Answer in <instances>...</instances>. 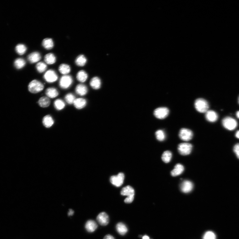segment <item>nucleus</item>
<instances>
[{
  "mask_svg": "<svg viewBox=\"0 0 239 239\" xmlns=\"http://www.w3.org/2000/svg\"><path fill=\"white\" fill-rule=\"evenodd\" d=\"M194 105L196 110L201 113H206L209 110V105L205 99L200 98L196 100Z\"/></svg>",
  "mask_w": 239,
  "mask_h": 239,
  "instance_id": "f03ea898",
  "label": "nucleus"
},
{
  "mask_svg": "<svg viewBox=\"0 0 239 239\" xmlns=\"http://www.w3.org/2000/svg\"><path fill=\"white\" fill-rule=\"evenodd\" d=\"M169 110L166 107H161L157 108L154 112V115L157 118L163 119L166 117L169 114Z\"/></svg>",
  "mask_w": 239,
  "mask_h": 239,
  "instance_id": "1a4fd4ad",
  "label": "nucleus"
},
{
  "mask_svg": "<svg viewBox=\"0 0 239 239\" xmlns=\"http://www.w3.org/2000/svg\"><path fill=\"white\" fill-rule=\"evenodd\" d=\"M44 88V85L36 79L30 82L28 86L29 91L33 94L37 93L42 91Z\"/></svg>",
  "mask_w": 239,
  "mask_h": 239,
  "instance_id": "f257e3e1",
  "label": "nucleus"
},
{
  "mask_svg": "<svg viewBox=\"0 0 239 239\" xmlns=\"http://www.w3.org/2000/svg\"><path fill=\"white\" fill-rule=\"evenodd\" d=\"M36 67L38 72L40 73H42L45 71L47 69V65L42 62L37 63Z\"/></svg>",
  "mask_w": 239,
  "mask_h": 239,
  "instance_id": "72a5a7b5",
  "label": "nucleus"
},
{
  "mask_svg": "<svg viewBox=\"0 0 239 239\" xmlns=\"http://www.w3.org/2000/svg\"><path fill=\"white\" fill-rule=\"evenodd\" d=\"M205 117L209 122H214L217 120L218 116L217 113L215 111L209 110L206 113Z\"/></svg>",
  "mask_w": 239,
  "mask_h": 239,
  "instance_id": "f8f14e48",
  "label": "nucleus"
},
{
  "mask_svg": "<svg viewBox=\"0 0 239 239\" xmlns=\"http://www.w3.org/2000/svg\"><path fill=\"white\" fill-rule=\"evenodd\" d=\"M124 176L123 173H120L117 175L112 176L110 178L111 183L117 187L121 186L123 184Z\"/></svg>",
  "mask_w": 239,
  "mask_h": 239,
  "instance_id": "6e6552de",
  "label": "nucleus"
},
{
  "mask_svg": "<svg viewBox=\"0 0 239 239\" xmlns=\"http://www.w3.org/2000/svg\"><path fill=\"white\" fill-rule=\"evenodd\" d=\"M54 123L52 117L49 115L45 116L42 120L43 125L45 127L48 128L52 127Z\"/></svg>",
  "mask_w": 239,
  "mask_h": 239,
  "instance_id": "2eb2a0df",
  "label": "nucleus"
},
{
  "mask_svg": "<svg viewBox=\"0 0 239 239\" xmlns=\"http://www.w3.org/2000/svg\"><path fill=\"white\" fill-rule=\"evenodd\" d=\"M179 137L182 140L188 141L191 140L193 137L192 132L188 129L182 128L179 133Z\"/></svg>",
  "mask_w": 239,
  "mask_h": 239,
  "instance_id": "0eeeda50",
  "label": "nucleus"
},
{
  "mask_svg": "<svg viewBox=\"0 0 239 239\" xmlns=\"http://www.w3.org/2000/svg\"><path fill=\"white\" fill-rule=\"evenodd\" d=\"M235 136L237 138L239 139V131H238L236 133Z\"/></svg>",
  "mask_w": 239,
  "mask_h": 239,
  "instance_id": "79ce46f5",
  "label": "nucleus"
},
{
  "mask_svg": "<svg viewBox=\"0 0 239 239\" xmlns=\"http://www.w3.org/2000/svg\"><path fill=\"white\" fill-rule=\"evenodd\" d=\"M45 94L49 98H54L58 96L59 92L56 88L49 87L46 89Z\"/></svg>",
  "mask_w": 239,
  "mask_h": 239,
  "instance_id": "aec40b11",
  "label": "nucleus"
},
{
  "mask_svg": "<svg viewBox=\"0 0 239 239\" xmlns=\"http://www.w3.org/2000/svg\"><path fill=\"white\" fill-rule=\"evenodd\" d=\"M236 116L237 118L239 119V111H237L236 113Z\"/></svg>",
  "mask_w": 239,
  "mask_h": 239,
  "instance_id": "37998d69",
  "label": "nucleus"
},
{
  "mask_svg": "<svg viewBox=\"0 0 239 239\" xmlns=\"http://www.w3.org/2000/svg\"><path fill=\"white\" fill-rule=\"evenodd\" d=\"M96 219L100 225L102 226L107 225L109 222V216L105 212H103L100 213L97 216Z\"/></svg>",
  "mask_w": 239,
  "mask_h": 239,
  "instance_id": "9b49d317",
  "label": "nucleus"
},
{
  "mask_svg": "<svg viewBox=\"0 0 239 239\" xmlns=\"http://www.w3.org/2000/svg\"><path fill=\"white\" fill-rule=\"evenodd\" d=\"M116 229L118 232L122 236L125 235L128 231L126 225L122 223H119L117 224Z\"/></svg>",
  "mask_w": 239,
  "mask_h": 239,
  "instance_id": "412c9836",
  "label": "nucleus"
},
{
  "mask_svg": "<svg viewBox=\"0 0 239 239\" xmlns=\"http://www.w3.org/2000/svg\"><path fill=\"white\" fill-rule=\"evenodd\" d=\"M74 213V211L72 209H70L69 212L68 213V215L69 216H72Z\"/></svg>",
  "mask_w": 239,
  "mask_h": 239,
  "instance_id": "ea45409f",
  "label": "nucleus"
},
{
  "mask_svg": "<svg viewBox=\"0 0 239 239\" xmlns=\"http://www.w3.org/2000/svg\"><path fill=\"white\" fill-rule=\"evenodd\" d=\"M59 71L61 74H63L64 75H66L70 72L71 69L68 64H62L59 66Z\"/></svg>",
  "mask_w": 239,
  "mask_h": 239,
  "instance_id": "a878e982",
  "label": "nucleus"
},
{
  "mask_svg": "<svg viewBox=\"0 0 239 239\" xmlns=\"http://www.w3.org/2000/svg\"><path fill=\"white\" fill-rule=\"evenodd\" d=\"M121 195L127 196V197L134 196V190L133 188L130 186L124 187L122 189Z\"/></svg>",
  "mask_w": 239,
  "mask_h": 239,
  "instance_id": "dca6fc26",
  "label": "nucleus"
},
{
  "mask_svg": "<svg viewBox=\"0 0 239 239\" xmlns=\"http://www.w3.org/2000/svg\"><path fill=\"white\" fill-rule=\"evenodd\" d=\"M43 47L47 49H51L54 46V42L52 39L46 38L43 40L42 43Z\"/></svg>",
  "mask_w": 239,
  "mask_h": 239,
  "instance_id": "bb28decb",
  "label": "nucleus"
},
{
  "mask_svg": "<svg viewBox=\"0 0 239 239\" xmlns=\"http://www.w3.org/2000/svg\"><path fill=\"white\" fill-rule=\"evenodd\" d=\"M54 107L58 111L62 110L66 106L65 103L61 99H57L54 102Z\"/></svg>",
  "mask_w": 239,
  "mask_h": 239,
  "instance_id": "393cba45",
  "label": "nucleus"
},
{
  "mask_svg": "<svg viewBox=\"0 0 239 239\" xmlns=\"http://www.w3.org/2000/svg\"><path fill=\"white\" fill-rule=\"evenodd\" d=\"M98 227V225L95 221L92 220L88 221L85 225L87 231L89 232H92L95 231Z\"/></svg>",
  "mask_w": 239,
  "mask_h": 239,
  "instance_id": "a211bd4d",
  "label": "nucleus"
},
{
  "mask_svg": "<svg viewBox=\"0 0 239 239\" xmlns=\"http://www.w3.org/2000/svg\"><path fill=\"white\" fill-rule=\"evenodd\" d=\"M44 78L47 82L52 83L57 81L58 76L56 73L53 70L50 69L45 73Z\"/></svg>",
  "mask_w": 239,
  "mask_h": 239,
  "instance_id": "423d86ee",
  "label": "nucleus"
},
{
  "mask_svg": "<svg viewBox=\"0 0 239 239\" xmlns=\"http://www.w3.org/2000/svg\"><path fill=\"white\" fill-rule=\"evenodd\" d=\"M73 82L72 77L68 75L63 76L59 81V86L61 88L66 89L70 87Z\"/></svg>",
  "mask_w": 239,
  "mask_h": 239,
  "instance_id": "20e7f679",
  "label": "nucleus"
},
{
  "mask_svg": "<svg viewBox=\"0 0 239 239\" xmlns=\"http://www.w3.org/2000/svg\"><path fill=\"white\" fill-rule=\"evenodd\" d=\"M184 167L182 164H176L174 169L171 171V175L173 177L180 175L184 171Z\"/></svg>",
  "mask_w": 239,
  "mask_h": 239,
  "instance_id": "6ab92c4d",
  "label": "nucleus"
},
{
  "mask_svg": "<svg viewBox=\"0 0 239 239\" xmlns=\"http://www.w3.org/2000/svg\"><path fill=\"white\" fill-rule=\"evenodd\" d=\"M203 239H216L215 233L212 231H208L204 234Z\"/></svg>",
  "mask_w": 239,
  "mask_h": 239,
  "instance_id": "c9c22d12",
  "label": "nucleus"
},
{
  "mask_svg": "<svg viewBox=\"0 0 239 239\" xmlns=\"http://www.w3.org/2000/svg\"><path fill=\"white\" fill-rule=\"evenodd\" d=\"M76 99L75 96L72 93L67 94L64 97L65 100L69 105L73 104Z\"/></svg>",
  "mask_w": 239,
  "mask_h": 239,
  "instance_id": "473e14b6",
  "label": "nucleus"
},
{
  "mask_svg": "<svg viewBox=\"0 0 239 239\" xmlns=\"http://www.w3.org/2000/svg\"><path fill=\"white\" fill-rule=\"evenodd\" d=\"M41 58V54L38 52H33L30 54L28 56V60L31 63L38 62Z\"/></svg>",
  "mask_w": 239,
  "mask_h": 239,
  "instance_id": "f3484780",
  "label": "nucleus"
},
{
  "mask_svg": "<svg viewBox=\"0 0 239 239\" xmlns=\"http://www.w3.org/2000/svg\"><path fill=\"white\" fill-rule=\"evenodd\" d=\"M193 184L190 181L185 180L181 184L180 188L182 192L187 193L191 192L193 188Z\"/></svg>",
  "mask_w": 239,
  "mask_h": 239,
  "instance_id": "9d476101",
  "label": "nucleus"
},
{
  "mask_svg": "<svg viewBox=\"0 0 239 239\" xmlns=\"http://www.w3.org/2000/svg\"><path fill=\"white\" fill-rule=\"evenodd\" d=\"M38 103L40 107L43 108H47L49 106L51 101L47 97L43 96L39 99Z\"/></svg>",
  "mask_w": 239,
  "mask_h": 239,
  "instance_id": "5701e85b",
  "label": "nucleus"
},
{
  "mask_svg": "<svg viewBox=\"0 0 239 239\" xmlns=\"http://www.w3.org/2000/svg\"><path fill=\"white\" fill-rule=\"evenodd\" d=\"M90 85L91 87L94 89H98L101 88V79L97 77H95L91 79Z\"/></svg>",
  "mask_w": 239,
  "mask_h": 239,
  "instance_id": "4be33fe9",
  "label": "nucleus"
},
{
  "mask_svg": "<svg viewBox=\"0 0 239 239\" xmlns=\"http://www.w3.org/2000/svg\"><path fill=\"white\" fill-rule=\"evenodd\" d=\"M76 93L79 96H85L88 92V89L87 87L82 84L77 85L75 88Z\"/></svg>",
  "mask_w": 239,
  "mask_h": 239,
  "instance_id": "ddd939ff",
  "label": "nucleus"
},
{
  "mask_svg": "<svg viewBox=\"0 0 239 239\" xmlns=\"http://www.w3.org/2000/svg\"><path fill=\"white\" fill-rule=\"evenodd\" d=\"M134 196L127 197L124 200V202L127 204L131 203L134 200Z\"/></svg>",
  "mask_w": 239,
  "mask_h": 239,
  "instance_id": "4c0bfd02",
  "label": "nucleus"
},
{
  "mask_svg": "<svg viewBox=\"0 0 239 239\" xmlns=\"http://www.w3.org/2000/svg\"><path fill=\"white\" fill-rule=\"evenodd\" d=\"M88 74L85 71H79L77 75V78L79 82L83 83L86 82L88 78Z\"/></svg>",
  "mask_w": 239,
  "mask_h": 239,
  "instance_id": "b1692460",
  "label": "nucleus"
},
{
  "mask_svg": "<svg viewBox=\"0 0 239 239\" xmlns=\"http://www.w3.org/2000/svg\"><path fill=\"white\" fill-rule=\"evenodd\" d=\"M56 57L54 54L51 53L47 54L44 57L45 61L49 64H54L56 62Z\"/></svg>",
  "mask_w": 239,
  "mask_h": 239,
  "instance_id": "cd10ccee",
  "label": "nucleus"
},
{
  "mask_svg": "<svg viewBox=\"0 0 239 239\" xmlns=\"http://www.w3.org/2000/svg\"><path fill=\"white\" fill-rule=\"evenodd\" d=\"M73 104L77 109H81L86 106L87 101L86 99L83 98H78L76 99Z\"/></svg>",
  "mask_w": 239,
  "mask_h": 239,
  "instance_id": "4468645a",
  "label": "nucleus"
},
{
  "mask_svg": "<svg viewBox=\"0 0 239 239\" xmlns=\"http://www.w3.org/2000/svg\"><path fill=\"white\" fill-rule=\"evenodd\" d=\"M238 103L239 104V97L238 99Z\"/></svg>",
  "mask_w": 239,
  "mask_h": 239,
  "instance_id": "c03bdc74",
  "label": "nucleus"
},
{
  "mask_svg": "<svg viewBox=\"0 0 239 239\" xmlns=\"http://www.w3.org/2000/svg\"><path fill=\"white\" fill-rule=\"evenodd\" d=\"M172 157V154L171 152L166 151L164 152L162 156L163 161L166 163L170 162Z\"/></svg>",
  "mask_w": 239,
  "mask_h": 239,
  "instance_id": "7c9ffc66",
  "label": "nucleus"
},
{
  "mask_svg": "<svg viewBox=\"0 0 239 239\" xmlns=\"http://www.w3.org/2000/svg\"><path fill=\"white\" fill-rule=\"evenodd\" d=\"M192 148V145L190 143H182L179 144L178 150L181 155L186 156L191 153Z\"/></svg>",
  "mask_w": 239,
  "mask_h": 239,
  "instance_id": "39448f33",
  "label": "nucleus"
},
{
  "mask_svg": "<svg viewBox=\"0 0 239 239\" xmlns=\"http://www.w3.org/2000/svg\"><path fill=\"white\" fill-rule=\"evenodd\" d=\"M26 64V61L22 58H18L16 59L14 62V66L17 69L23 68Z\"/></svg>",
  "mask_w": 239,
  "mask_h": 239,
  "instance_id": "c756f323",
  "label": "nucleus"
},
{
  "mask_svg": "<svg viewBox=\"0 0 239 239\" xmlns=\"http://www.w3.org/2000/svg\"><path fill=\"white\" fill-rule=\"evenodd\" d=\"M87 59L83 55H80L76 58L75 63L79 67H83L87 62Z\"/></svg>",
  "mask_w": 239,
  "mask_h": 239,
  "instance_id": "c85d7f7f",
  "label": "nucleus"
},
{
  "mask_svg": "<svg viewBox=\"0 0 239 239\" xmlns=\"http://www.w3.org/2000/svg\"><path fill=\"white\" fill-rule=\"evenodd\" d=\"M233 152L236 154L237 157L239 159V143H237L234 146Z\"/></svg>",
  "mask_w": 239,
  "mask_h": 239,
  "instance_id": "e433bc0d",
  "label": "nucleus"
},
{
  "mask_svg": "<svg viewBox=\"0 0 239 239\" xmlns=\"http://www.w3.org/2000/svg\"><path fill=\"white\" fill-rule=\"evenodd\" d=\"M156 136L158 140L163 141L165 139L166 136L165 133L162 130H158L156 132Z\"/></svg>",
  "mask_w": 239,
  "mask_h": 239,
  "instance_id": "f704fd0d",
  "label": "nucleus"
},
{
  "mask_svg": "<svg viewBox=\"0 0 239 239\" xmlns=\"http://www.w3.org/2000/svg\"><path fill=\"white\" fill-rule=\"evenodd\" d=\"M27 47L25 45L22 44H19L17 45L16 48V52L19 55H22L26 53L27 51Z\"/></svg>",
  "mask_w": 239,
  "mask_h": 239,
  "instance_id": "2f4dec72",
  "label": "nucleus"
},
{
  "mask_svg": "<svg viewBox=\"0 0 239 239\" xmlns=\"http://www.w3.org/2000/svg\"><path fill=\"white\" fill-rule=\"evenodd\" d=\"M222 124L224 128L230 131L234 130L237 126V123L236 120L228 117L223 119Z\"/></svg>",
  "mask_w": 239,
  "mask_h": 239,
  "instance_id": "7ed1b4c3",
  "label": "nucleus"
},
{
  "mask_svg": "<svg viewBox=\"0 0 239 239\" xmlns=\"http://www.w3.org/2000/svg\"><path fill=\"white\" fill-rule=\"evenodd\" d=\"M142 239H150V238L148 236L146 235L143 237Z\"/></svg>",
  "mask_w": 239,
  "mask_h": 239,
  "instance_id": "a19ab883",
  "label": "nucleus"
},
{
  "mask_svg": "<svg viewBox=\"0 0 239 239\" xmlns=\"http://www.w3.org/2000/svg\"><path fill=\"white\" fill-rule=\"evenodd\" d=\"M103 239H115V238L111 235H108L105 237Z\"/></svg>",
  "mask_w": 239,
  "mask_h": 239,
  "instance_id": "58836bf2",
  "label": "nucleus"
}]
</instances>
